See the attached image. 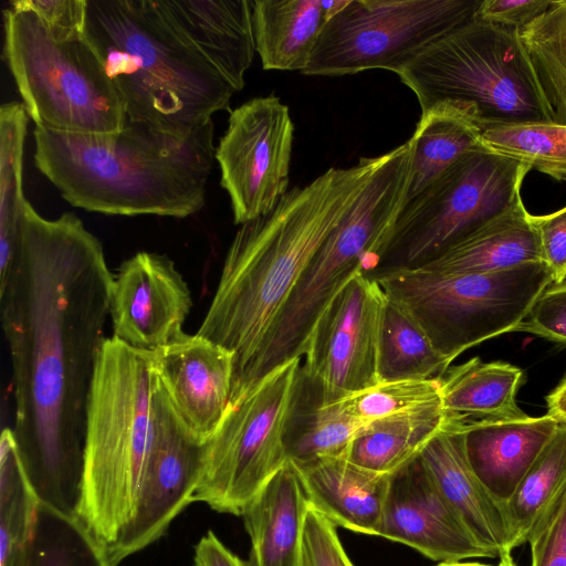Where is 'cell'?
Here are the masks:
<instances>
[{"label":"cell","mask_w":566,"mask_h":566,"mask_svg":"<svg viewBox=\"0 0 566 566\" xmlns=\"http://www.w3.org/2000/svg\"><path fill=\"white\" fill-rule=\"evenodd\" d=\"M114 274L101 241L71 212L27 201L17 253L0 283L14 397L13 434L39 500L77 516L87 402L105 342Z\"/></svg>","instance_id":"obj_1"},{"label":"cell","mask_w":566,"mask_h":566,"mask_svg":"<svg viewBox=\"0 0 566 566\" xmlns=\"http://www.w3.org/2000/svg\"><path fill=\"white\" fill-rule=\"evenodd\" d=\"M385 154L329 168L293 187L266 214L240 226L198 335L233 354L230 402L255 365L312 259L354 205Z\"/></svg>","instance_id":"obj_2"},{"label":"cell","mask_w":566,"mask_h":566,"mask_svg":"<svg viewBox=\"0 0 566 566\" xmlns=\"http://www.w3.org/2000/svg\"><path fill=\"white\" fill-rule=\"evenodd\" d=\"M213 122L188 133L126 118L108 134L35 128L34 164L73 207L112 216L186 218L205 206Z\"/></svg>","instance_id":"obj_3"},{"label":"cell","mask_w":566,"mask_h":566,"mask_svg":"<svg viewBox=\"0 0 566 566\" xmlns=\"http://www.w3.org/2000/svg\"><path fill=\"white\" fill-rule=\"evenodd\" d=\"M83 35L130 120L188 133L230 109L235 88L175 0H87Z\"/></svg>","instance_id":"obj_4"},{"label":"cell","mask_w":566,"mask_h":566,"mask_svg":"<svg viewBox=\"0 0 566 566\" xmlns=\"http://www.w3.org/2000/svg\"><path fill=\"white\" fill-rule=\"evenodd\" d=\"M159 377L153 352L106 338L85 423L77 517L107 549L133 520L157 436Z\"/></svg>","instance_id":"obj_5"},{"label":"cell","mask_w":566,"mask_h":566,"mask_svg":"<svg viewBox=\"0 0 566 566\" xmlns=\"http://www.w3.org/2000/svg\"><path fill=\"white\" fill-rule=\"evenodd\" d=\"M398 76L421 112L450 102L483 129L553 123L517 30L472 19L402 69Z\"/></svg>","instance_id":"obj_6"},{"label":"cell","mask_w":566,"mask_h":566,"mask_svg":"<svg viewBox=\"0 0 566 566\" xmlns=\"http://www.w3.org/2000/svg\"><path fill=\"white\" fill-rule=\"evenodd\" d=\"M3 56L36 128L108 134L126 123L124 103L84 35L56 39L31 10L7 8Z\"/></svg>","instance_id":"obj_7"},{"label":"cell","mask_w":566,"mask_h":566,"mask_svg":"<svg viewBox=\"0 0 566 566\" xmlns=\"http://www.w3.org/2000/svg\"><path fill=\"white\" fill-rule=\"evenodd\" d=\"M373 277L451 363L472 346L514 332L553 282L544 262L488 273L400 269Z\"/></svg>","instance_id":"obj_8"},{"label":"cell","mask_w":566,"mask_h":566,"mask_svg":"<svg viewBox=\"0 0 566 566\" xmlns=\"http://www.w3.org/2000/svg\"><path fill=\"white\" fill-rule=\"evenodd\" d=\"M401 192L370 180L323 242L296 284L255 365L252 386L268 373L302 358L312 329L334 296L357 274L378 268L403 208Z\"/></svg>","instance_id":"obj_9"},{"label":"cell","mask_w":566,"mask_h":566,"mask_svg":"<svg viewBox=\"0 0 566 566\" xmlns=\"http://www.w3.org/2000/svg\"><path fill=\"white\" fill-rule=\"evenodd\" d=\"M302 358L274 368L230 402L206 442L193 502L241 515L248 503L289 461L285 437Z\"/></svg>","instance_id":"obj_10"},{"label":"cell","mask_w":566,"mask_h":566,"mask_svg":"<svg viewBox=\"0 0 566 566\" xmlns=\"http://www.w3.org/2000/svg\"><path fill=\"white\" fill-rule=\"evenodd\" d=\"M531 168L489 149L460 158L400 212L377 273L420 268L521 199Z\"/></svg>","instance_id":"obj_11"},{"label":"cell","mask_w":566,"mask_h":566,"mask_svg":"<svg viewBox=\"0 0 566 566\" xmlns=\"http://www.w3.org/2000/svg\"><path fill=\"white\" fill-rule=\"evenodd\" d=\"M481 0H348L331 17L305 75L380 69L398 74L430 45L474 19Z\"/></svg>","instance_id":"obj_12"},{"label":"cell","mask_w":566,"mask_h":566,"mask_svg":"<svg viewBox=\"0 0 566 566\" xmlns=\"http://www.w3.org/2000/svg\"><path fill=\"white\" fill-rule=\"evenodd\" d=\"M385 302L377 280L357 273L316 321L303 355L301 380L317 406L336 403L379 382Z\"/></svg>","instance_id":"obj_13"},{"label":"cell","mask_w":566,"mask_h":566,"mask_svg":"<svg viewBox=\"0 0 566 566\" xmlns=\"http://www.w3.org/2000/svg\"><path fill=\"white\" fill-rule=\"evenodd\" d=\"M293 136L289 106L275 95L231 111L216 160L235 224L269 213L289 191Z\"/></svg>","instance_id":"obj_14"},{"label":"cell","mask_w":566,"mask_h":566,"mask_svg":"<svg viewBox=\"0 0 566 566\" xmlns=\"http://www.w3.org/2000/svg\"><path fill=\"white\" fill-rule=\"evenodd\" d=\"M159 377V376H158ZM157 436L133 520L106 549L109 566L159 539L190 503L198 486L206 443L177 413L159 379L156 394Z\"/></svg>","instance_id":"obj_15"},{"label":"cell","mask_w":566,"mask_h":566,"mask_svg":"<svg viewBox=\"0 0 566 566\" xmlns=\"http://www.w3.org/2000/svg\"><path fill=\"white\" fill-rule=\"evenodd\" d=\"M191 306L190 290L167 255L138 252L113 276V336L130 347L154 352L180 337Z\"/></svg>","instance_id":"obj_16"},{"label":"cell","mask_w":566,"mask_h":566,"mask_svg":"<svg viewBox=\"0 0 566 566\" xmlns=\"http://www.w3.org/2000/svg\"><path fill=\"white\" fill-rule=\"evenodd\" d=\"M379 536L441 563L493 558L444 500L419 455L390 474Z\"/></svg>","instance_id":"obj_17"},{"label":"cell","mask_w":566,"mask_h":566,"mask_svg":"<svg viewBox=\"0 0 566 566\" xmlns=\"http://www.w3.org/2000/svg\"><path fill=\"white\" fill-rule=\"evenodd\" d=\"M159 379L189 431L207 442L230 402L233 354L198 334L153 352Z\"/></svg>","instance_id":"obj_18"},{"label":"cell","mask_w":566,"mask_h":566,"mask_svg":"<svg viewBox=\"0 0 566 566\" xmlns=\"http://www.w3.org/2000/svg\"><path fill=\"white\" fill-rule=\"evenodd\" d=\"M465 421L450 416L419 458L437 489L475 541L493 557L500 558L517 547L516 536L506 502L488 490L469 462Z\"/></svg>","instance_id":"obj_19"},{"label":"cell","mask_w":566,"mask_h":566,"mask_svg":"<svg viewBox=\"0 0 566 566\" xmlns=\"http://www.w3.org/2000/svg\"><path fill=\"white\" fill-rule=\"evenodd\" d=\"M560 422L549 415L507 420H467L469 462L488 490L507 502Z\"/></svg>","instance_id":"obj_20"},{"label":"cell","mask_w":566,"mask_h":566,"mask_svg":"<svg viewBox=\"0 0 566 566\" xmlns=\"http://www.w3.org/2000/svg\"><path fill=\"white\" fill-rule=\"evenodd\" d=\"M291 462L310 505L332 524L379 536L390 475L363 469L344 457Z\"/></svg>","instance_id":"obj_21"},{"label":"cell","mask_w":566,"mask_h":566,"mask_svg":"<svg viewBox=\"0 0 566 566\" xmlns=\"http://www.w3.org/2000/svg\"><path fill=\"white\" fill-rule=\"evenodd\" d=\"M308 506L297 471L289 460L241 513L251 541L252 566H298Z\"/></svg>","instance_id":"obj_22"},{"label":"cell","mask_w":566,"mask_h":566,"mask_svg":"<svg viewBox=\"0 0 566 566\" xmlns=\"http://www.w3.org/2000/svg\"><path fill=\"white\" fill-rule=\"evenodd\" d=\"M543 262L522 198L420 266L442 273H488Z\"/></svg>","instance_id":"obj_23"},{"label":"cell","mask_w":566,"mask_h":566,"mask_svg":"<svg viewBox=\"0 0 566 566\" xmlns=\"http://www.w3.org/2000/svg\"><path fill=\"white\" fill-rule=\"evenodd\" d=\"M252 19L262 67L301 73L328 20L322 0H255Z\"/></svg>","instance_id":"obj_24"},{"label":"cell","mask_w":566,"mask_h":566,"mask_svg":"<svg viewBox=\"0 0 566 566\" xmlns=\"http://www.w3.org/2000/svg\"><path fill=\"white\" fill-rule=\"evenodd\" d=\"M523 373L502 361L479 357L449 368L440 378L444 411L467 420H507L526 415L516 405Z\"/></svg>","instance_id":"obj_25"},{"label":"cell","mask_w":566,"mask_h":566,"mask_svg":"<svg viewBox=\"0 0 566 566\" xmlns=\"http://www.w3.org/2000/svg\"><path fill=\"white\" fill-rule=\"evenodd\" d=\"M449 419L442 403H437L371 421L344 458L363 469L390 475L416 459Z\"/></svg>","instance_id":"obj_26"},{"label":"cell","mask_w":566,"mask_h":566,"mask_svg":"<svg viewBox=\"0 0 566 566\" xmlns=\"http://www.w3.org/2000/svg\"><path fill=\"white\" fill-rule=\"evenodd\" d=\"M482 128L459 105L442 102L421 112L413 142L409 198L416 196L463 156L488 149Z\"/></svg>","instance_id":"obj_27"},{"label":"cell","mask_w":566,"mask_h":566,"mask_svg":"<svg viewBox=\"0 0 566 566\" xmlns=\"http://www.w3.org/2000/svg\"><path fill=\"white\" fill-rule=\"evenodd\" d=\"M450 364L411 314L386 295L378 350L379 382L441 378Z\"/></svg>","instance_id":"obj_28"},{"label":"cell","mask_w":566,"mask_h":566,"mask_svg":"<svg viewBox=\"0 0 566 566\" xmlns=\"http://www.w3.org/2000/svg\"><path fill=\"white\" fill-rule=\"evenodd\" d=\"M28 118L22 103L0 107V283L12 266L28 201L22 184Z\"/></svg>","instance_id":"obj_29"},{"label":"cell","mask_w":566,"mask_h":566,"mask_svg":"<svg viewBox=\"0 0 566 566\" xmlns=\"http://www.w3.org/2000/svg\"><path fill=\"white\" fill-rule=\"evenodd\" d=\"M368 423L347 415L337 403L317 406L300 378L285 437L287 458L307 462L344 457Z\"/></svg>","instance_id":"obj_30"},{"label":"cell","mask_w":566,"mask_h":566,"mask_svg":"<svg viewBox=\"0 0 566 566\" xmlns=\"http://www.w3.org/2000/svg\"><path fill=\"white\" fill-rule=\"evenodd\" d=\"M38 505L13 431L4 428L0 441V566H23Z\"/></svg>","instance_id":"obj_31"},{"label":"cell","mask_w":566,"mask_h":566,"mask_svg":"<svg viewBox=\"0 0 566 566\" xmlns=\"http://www.w3.org/2000/svg\"><path fill=\"white\" fill-rule=\"evenodd\" d=\"M565 489L566 424L560 423L506 502L517 546L527 543Z\"/></svg>","instance_id":"obj_32"},{"label":"cell","mask_w":566,"mask_h":566,"mask_svg":"<svg viewBox=\"0 0 566 566\" xmlns=\"http://www.w3.org/2000/svg\"><path fill=\"white\" fill-rule=\"evenodd\" d=\"M553 123L566 125V0L518 31Z\"/></svg>","instance_id":"obj_33"},{"label":"cell","mask_w":566,"mask_h":566,"mask_svg":"<svg viewBox=\"0 0 566 566\" xmlns=\"http://www.w3.org/2000/svg\"><path fill=\"white\" fill-rule=\"evenodd\" d=\"M23 566H109L105 547L77 516L39 502Z\"/></svg>","instance_id":"obj_34"},{"label":"cell","mask_w":566,"mask_h":566,"mask_svg":"<svg viewBox=\"0 0 566 566\" xmlns=\"http://www.w3.org/2000/svg\"><path fill=\"white\" fill-rule=\"evenodd\" d=\"M481 138L489 150L566 181V125H494L483 128Z\"/></svg>","instance_id":"obj_35"},{"label":"cell","mask_w":566,"mask_h":566,"mask_svg":"<svg viewBox=\"0 0 566 566\" xmlns=\"http://www.w3.org/2000/svg\"><path fill=\"white\" fill-rule=\"evenodd\" d=\"M336 403L347 415L371 422L442 403L441 381L440 378L382 381Z\"/></svg>","instance_id":"obj_36"},{"label":"cell","mask_w":566,"mask_h":566,"mask_svg":"<svg viewBox=\"0 0 566 566\" xmlns=\"http://www.w3.org/2000/svg\"><path fill=\"white\" fill-rule=\"evenodd\" d=\"M298 566H354L336 526L312 505L304 521Z\"/></svg>","instance_id":"obj_37"},{"label":"cell","mask_w":566,"mask_h":566,"mask_svg":"<svg viewBox=\"0 0 566 566\" xmlns=\"http://www.w3.org/2000/svg\"><path fill=\"white\" fill-rule=\"evenodd\" d=\"M514 332L566 345V280L547 285Z\"/></svg>","instance_id":"obj_38"},{"label":"cell","mask_w":566,"mask_h":566,"mask_svg":"<svg viewBox=\"0 0 566 566\" xmlns=\"http://www.w3.org/2000/svg\"><path fill=\"white\" fill-rule=\"evenodd\" d=\"M532 566H566V489L533 530Z\"/></svg>","instance_id":"obj_39"},{"label":"cell","mask_w":566,"mask_h":566,"mask_svg":"<svg viewBox=\"0 0 566 566\" xmlns=\"http://www.w3.org/2000/svg\"><path fill=\"white\" fill-rule=\"evenodd\" d=\"M10 7L33 11L56 39L84 32L87 0H12Z\"/></svg>","instance_id":"obj_40"},{"label":"cell","mask_w":566,"mask_h":566,"mask_svg":"<svg viewBox=\"0 0 566 566\" xmlns=\"http://www.w3.org/2000/svg\"><path fill=\"white\" fill-rule=\"evenodd\" d=\"M530 221L553 282L566 280V207L545 216L530 214Z\"/></svg>","instance_id":"obj_41"},{"label":"cell","mask_w":566,"mask_h":566,"mask_svg":"<svg viewBox=\"0 0 566 566\" xmlns=\"http://www.w3.org/2000/svg\"><path fill=\"white\" fill-rule=\"evenodd\" d=\"M551 4L549 0H483L474 18L521 31Z\"/></svg>","instance_id":"obj_42"},{"label":"cell","mask_w":566,"mask_h":566,"mask_svg":"<svg viewBox=\"0 0 566 566\" xmlns=\"http://www.w3.org/2000/svg\"><path fill=\"white\" fill-rule=\"evenodd\" d=\"M193 566H252L231 552L212 532H207L195 547Z\"/></svg>","instance_id":"obj_43"},{"label":"cell","mask_w":566,"mask_h":566,"mask_svg":"<svg viewBox=\"0 0 566 566\" xmlns=\"http://www.w3.org/2000/svg\"><path fill=\"white\" fill-rule=\"evenodd\" d=\"M547 415L566 424V377L547 396Z\"/></svg>","instance_id":"obj_44"},{"label":"cell","mask_w":566,"mask_h":566,"mask_svg":"<svg viewBox=\"0 0 566 566\" xmlns=\"http://www.w3.org/2000/svg\"><path fill=\"white\" fill-rule=\"evenodd\" d=\"M438 566H492V565L483 564V563H476V562H470V563L450 562V563H440Z\"/></svg>","instance_id":"obj_45"},{"label":"cell","mask_w":566,"mask_h":566,"mask_svg":"<svg viewBox=\"0 0 566 566\" xmlns=\"http://www.w3.org/2000/svg\"><path fill=\"white\" fill-rule=\"evenodd\" d=\"M497 566H516V564L513 560L511 554H506L500 557Z\"/></svg>","instance_id":"obj_46"}]
</instances>
